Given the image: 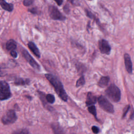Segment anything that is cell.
Listing matches in <instances>:
<instances>
[{
    "label": "cell",
    "instance_id": "1",
    "mask_svg": "<svg viewBox=\"0 0 134 134\" xmlns=\"http://www.w3.org/2000/svg\"><path fill=\"white\" fill-rule=\"evenodd\" d=\"M45 76L53 86L55 92L60 97V98L63 101L66 102L68 98V95L64 89L62 83L59 80V79L55 75L50 73L46 74Z\"/></svg>",
    "mask_w": 134,
    "mask_h": 134
},
{
    "label": "cell",
    "instance_id": "2",
    "mask_svg": "<svg viewBox=\"0 0 134 134\" xmlns=\"http://www.w3.org/2000/svg\"><path fill=\"white\" fill-rule=\"evenodd\" d=\"M106 96L112 101L118 102L120 100L121 92L119 88L115 84H110L105 90Z\"/></svg>",
    "mask_w": 134,
    "mask_h": 134
},
{
    "label": "cell",
    "instance_id": "3",
    "mask_svg": "<svg viewBox=\"0 0 134 134\" xmlns=\"http://www.w3.org/2000/svg\"><path fill=\"white\" fill-rule=\"evenodd\" d=\"M12 96V93L9 84L5 81L0 82V100H5Z\"/></svg>",
    "mask_w": 134,
    "mask_h": 134
},
{
    "label": "cell",
    "instance_id": "4",
    "mask_svg": "<svg viewBox=\"0 0 134 134\" xmlns=\"http://www.w3.org/2000/svg\"><path fill=\"white\" fill-rule=\"evenodd\" d=\"M97 102L100 107L104 111L109 113H114V109L113 105L104 96L100 95L98 98Z\"/></svg>",
    "mask_w": 134,
    "mask_h": 134
},
{
    "label": "cell",
    "instance_id": "5",
    "mask_svg": "<svg viewBox=\"0 0 134 134\" xmlns=\"http://www.w3.org/2000/svg\"><path fill=\"white\" fill-rule=\"evenodd\" d=\"M48 13L50 18L53 20L64 21L66 19V17L55 6L50 5L48 7Z\"/></svg>",
    "mask_w": 134,
    "mask_h": 134
},
{
    "label": "cell",
    "instance_id": "6",
    "mask_svg": "<svg viewBox=\"0 0 134 134\" xmlns=\"http://www.w3.org/2000/svg\"><path fill=\"white\" fill-rule=\"evenodd\" d=\"M17 119V117L14 110L9 109L7 111L5 115L3 116L1 120L4 125H7L14 123Z\"/></svg>",
    "mask_w": 134,
    "mask_h": 134
},
{
    "label": "cell",
    "instance_id": "7",
    "mask_svg": "<svg viewBox=\"0 0 134 134\" xmlns=\"http://www.w3.org/2000/svg\"><path fill=\"white\" fill-rule=\"evenodd\" d=\"M22 54L24 57L25 58V59L27 60V61L30 64V65L35 69L37 70H40V66L38 64V63L35 61V59L32 57V56L29 53V52L26 50L24 49L22 51Z\"/></svg>",
    "mask_w": 134,
    "mask_h": 134
},
{
    "label": "cell",
    "instance_id": "8",
    "mask_svg": "<svg viewBox=\"0 0 134 134\" xmlns=\"http://www.w3.org/2000/svg\"><path fill=\"white\" fill-rule=\"evenodd\" d=\"M98 48L100 52L102 54H105L107 55L109 54L111 51V48L109 43L107 40L103 39L99 40Z\"/></svg>",
    "mask_w": 134,
    "mask_h": 134
},
{
    "label": "cell",
    "instance_id": "9",
    "mask_svg": "<svg viewBox=\"0 0 134 134\" xmlns=\"http://www.w3.org/2000/svg\"><path fill=\"white\" fill-rule=\"evenodd\" d=\"M124 58L125 65V67L127 71L130 74L132 73V62H131V58L129 54L127 53H125L124 55Z\"/></svg>",
    "mask_w": 134,
    "mask_h": 134
},
{
    "label": "cell",
    "instance_id": "10",
    "mask_svg": "<svg viewBox=\"0 0 134 134\" xmlns=\"http://www.w3.org/2000/svg\"><path fill=\"white\" fill-rule=\"evenodd\" d=\"M98 98H97L96 96L94 95L93 94H92L91 92H89L87 95L85 103L87 106H89L90 105L95 104Z\"/></svg>",
    "mask_w": 134,
    "mask_h": 134
},
{
    "label": "cell",
    "instance_id": "11",
    "mask_svg": "<svg viewBox=\"0 0 134 134\" xmlns=\"http://www.w3.org/2000/svg\"><path fill=\"white\" fill-rule=\"evenodd\" d=\"M28 47L29 49L33 52V53L38 58H40V53L39 49L33 42L30 41L28 43Z\"/></svg>",
    "mask_w": 134,
    "mask_h": 134
},
{
    "label": "cell",
    "instance_id": "12",
    "mask_svg": "<svg viewBox=\"0 0 134 134\" xmlns=\"http://www.w3.org/2000/svg\"><path fill=\"white\" fill-rule=\"evenodd\" d=\"M0 4L2 8L6 11L11 12L14 9L13 4L12 3H8L5 0H1Z\"/></svg>",
    "mask_w": 134,
    "mask_h": 134
},
{
    "label": "cell",
    "instance_id": "13",
    "mask_svg": "<svg viewBox=\"0 0 134 134\" xmlns=\"http://www.w3.org/2000/svg\"><path fill=\"white\" fill-rule=\"evenodd\" d=\"M30 82V80L29 79L18 77V78H16L15 80L14 84L16 85H25L29 84Z\"/></svg>",
    "mask_w": 134,
    "mask_h": 134
},
{
    "label": "cell",
    "instance_id": "14",
    "mask_svg": "<svg viewBox=\"0 0 134 134\" xmlns=\"http://www.w3.org/2000/svg\"><path fill=\"white\" fill-rule=\"evenodd\" d=\"M17 48V43L13 39H9L6 43V48L8 51L14 50Z\"/></svg>",
    "mask_w": 134,
    "mask_h": 134
},
{
    "label": "cell",
    "instance_id": "15",
    "mask_svg": "<svg viewBox=\"0 0 134 134\" xmlns=\"http://www.w3.org/2000/svg\"><path fill=\"white\" fill-rule=\"evenodd\" d=\"M109 77L108 76L101 77L98 82V85L102 88L106 87L109 82Z\"/></svg>",
    "mask_w": 134,
    "mask_h": 134
},
{
    "label": "cell",
    "instance_id": "16",
    "mask_svg": "<svg viewBox=\"0 0 134 134\" xmlns=\"http://www.w3.org/2000/svg\"><path fill=\"white\" fill-rule=\"evenodd\" d=\"M51 127L53 129V131L55 133H63V130L62 128L60 126L59 124L58 123H53L51 125Z\"/></svg>",
    "mask_w": 134,
    "mask_h": 134
},
{
    "label": "cell",
    "instance_id": "17",
    "mask_svg": "<svg viewBox=\"0 0 134 134\" xmlns=\"http://www.w3.org/2000/svg\"><path fill=\"white\" fill-rule=\"evenodd\" d=\"M88 110L91 114H92L94 116L96 119H97L98 121V119L97 118V113H96V109L95 106L94 105L89 106L88 107Z\"/></svg>",
    "mask_w": 134,
    "mask_h": 134
},
{
    "label": "cell",
    "instance_id": "18",
    "mask_svg": "<svg viewBox=\"0 0 134 134\" xmlns=\"http://www.w3.org/2000/svg\"><path fill=\"white\" fill-rule=\"evenodd\" d=\"M46 99L47 102L50 104H53L55 102V97L53 95L51 94H48L46 95Z\"/></svg>",
    "mask_w": 134,
    "mask_h": 134
},
{
    "label": "cell",
    "instance_id": "19",
    "mask_svg": "<svg viewBox=\"0 0 134 134\" xmlns=\"http://www.w3.org/2000/svg\"><path fill=\"white\" fill-rule=\"evenodd\" d=\"M85 83V80L84 75H82L76 81V87H78L81 86L83 85Z\"/></svg>",
    "mask_w": 134,
    "mask_h": 134
},
{
    "label": "cell",
    "instance_id": "20",
    "mask_svg": "<svg viewBox=\"0 0 134 134\" xmlns=\"http://www.w3.org/2000/svg\"><path fill=\"white\" fill-rule=\"evenodd\" d=\"M85 14H86V16L88 17V18H90L91 19H94L96 20H96L98 19L97 18H96V17L94 16V15L91 12H90L89 10L85 9Z\"/></svg>",
    "mask_w": 134,
    "mask_h": 134
},
{
    "label": "cell",
    "instance_id": "21",
    "mask_svg": "<svg viewBox=\"0 0 134 134\" xmlns=\"http://www.w3.org/2000/svg\"><path fill=\"white\" fill-rule=\"evenodd\" d=\"M63 11L65 13V14H69L70 13V6H69V5L66 3L65 4V5L63 6Z\"/></svg>",
    "mask_w": 134,
    "mask_h": 134
},
{
    "label": "cell",
    "instance_id": "22",
    "mask_svg": "<svg viewBox=\"0 0 134 134\" xmlns=\"http://www.w3.org/2000/svg\"><path fill=\"white\" fill-rule=\"evenodd\" d=\"M34 0H24L23 4L25 6H29L32 4Z\"/></svg>",
    "mask_w": 134,
    "mask_h": 134
},
{
    "label": "cell",
    "instance_id": "23",
    "mask_svg": "<svg viewBox=\"0 0 134 134\" xmlns=\"http://www.w3.org/2000/svg\"><path fill=\"white\" fill-rule=\"evenodd\" d=\"M14 133H18V134H21V133H24V134H26V133H29V132L25 129H23L21 130H19V131H14L13 132Z\"/></svg>",
    "mask_w": 134,
    "mask_h": 134
},
{
    "label": "cell",
    "instance_id": "24",
    "mask_svg": "<svg viewBox=\"0 0 134 134\" xmlns=\"http://www.w3.org/2000/svg\"><path fill=\"white\" fill-rule=\"evenodd\" d=\"M70 3H71L73 5L77 6L80 5L79 0H68Z\"/></svg>",
    "mask_w": 134,
    "mask_h": 134
},
{
    "label": "cell",
    "instance_id": "25",
    "mask_svg": "<svg viewBox=\"0 0 134 134\" xmlns=\"http://www.w3.org/2000/svg\"><path fill=\"white\" fill-rule=\"evenodd\" d=\"M28 12H30L32 14H38V9L37 7H32L31 8L28 9Z\"/></svg>",
    "mask_w": 134,
    "mask_h": 134
},
{
    "label": "cell",
    "instance_id": "26",
    "mask_svg": "<svg viewBox=\"0 0 134 134\" xmlns=\"http://www.w3.org/2000/svg\"><path fill=\"white\" fill-rule=\"evenodd\" d=\"M92 130L94 133H98L99 132V128L95 126H93L92 127Z\"/></svg>",
    "mask_w": 134,
    "mask_h": 134
},
{
    "label": "cell",
    "instance_id": "27",
    "mask_svg": "<svg viewBox=\"0 0 134 134\" xmlns=\"http://www.w3.org/2000/svg\"><path fill=\"white\" fill-rule=\"evenodd\" d=\"M129 108H130V106H129V105L127 106L124 108V113H123V115H122V117H124L126 115V114H127V113H128V111Z\"/></svg>",
    "mask_w": 134,
    "mask_h": 134
},
{
    "label": "cell",
    "instance_id": "28",
    "mask_svg": "<svg viewBox=\"0 0 134 134\" xmlns=\"http://www.w3.org/2000/svg\"><path fill=\"white\" fill-rule=\"evenodd\" d=\"M10 53L11 56H12L13 58H16L17 57V56H18L17 52H16L15 50H12V51H10Z\"/></svg>",
    "mask_w": 134,
    "mask_h": 134
},
{
    "label": "cell",
    "instance_id": "29",
    "mask_svg": "<svg viewBox=\"0 0 134 134\" xmlns=\"http://www.w3.org/2000/svg\"><path fill=\"white\" fill-rule=\"evenodd\" d=\"M54 1L56 2V3L58 6H61L62 4L63 1V0H54Z\"/></svg>",
    "mask_w": 134,
    "mask_h": 134
},
{
    "label": "cell",
    "instance_id": "30",
    "mask_svg": "<svg viewBox=\"0 0 134 134\" xmlns=\"http://www.w3.org/2000/svg\"><path fill=\"white\" fill-rule=\"evenodd\" d=\"M131 115H132V116H130V118H131V119H132V118H134V113H133L131 114Z\"/></svg>",
    "mask_w": 134,
    "mask_h": 134
},
{
    "label": "cell",
    "instance_id": "31",
    "mask_svg": "<svg viewBox=\"0 0 134 134\" xmlns=\"http://www.w3.org/2000/svg\"><path fill=\"white\" fill-rule=\"evenodd\" d=\"M90 21L88 22V24H87V30H88V29H89V27H90Z\"/></svg>",
    "mask_w": 134,
    "mask_h": 134
},
{
    "label": "cell",
    "instance_id": "32",
    "mask_svg": "<svg viewBox=\"0 0 134 134\" xmlns=\"http://www.w3.org/2000/svg\"><path fill=\"white\" fill-rule=\"evenodd\" d=\"M89 1H91V0H89Z\"/></svg>",
    "mask_w": 134,
    "mask_h": 134
}]
</instances>
